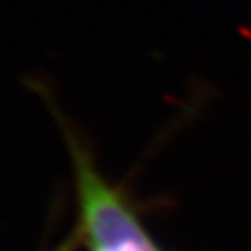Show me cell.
I'll return each instance as SVG.
<instances>
[{
  "mask_svg": "<svg viewBox=\"0 0 251 251\" xmlns=\"http://www.w3.org/2000/svg\"><path fill=\"white\" fill-rule=\"evenodd\" d=\"M74 150L84 228L96 251H153L155 244L117 194L94 171L86 153Z\"/></svg>",
  "mask_w": 251,
  "mask_h": 251,
  "instance_id": "1",
  "label": "cell"
},
{
  "mask_svg": "<svg viewBox=\"0 0 251 251\" xmlns=\"http://www.w3.org/2000/svg\"><path fill=\"white\" fill-rule=\"evenodd\" d=\"M58 251H65V248H61V250H58Z\"/></svg>",
  "mask_w": 251,
  "mask_h": 251,
  "instance_id": "2",
  "label": "cell"
}]
</instances>
